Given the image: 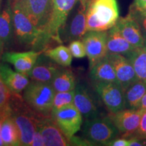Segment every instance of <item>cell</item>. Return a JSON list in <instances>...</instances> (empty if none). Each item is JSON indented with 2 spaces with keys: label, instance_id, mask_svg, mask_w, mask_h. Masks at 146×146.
I'll list each match as a JSON object with an SVG mask.
<instances>
[{
  "label": "cell",
  "instance_id": "obj_1",
  "mask_svg": "<svg viewBox=\"0 0 146 146\" xmlns=\"http://www.w3.org/2000/svg\"><path fill=\"white\" fill-rule=\"evenodd\" d=\"M78 0H53L50 20L33 47L35 51H45L52 42L62 43L60 31L68 19V15Z\"/></svg>",
  "mask_w": 146,
  "mask_h": 146
},
{
  "label": "cell",
  "instance_id": "obj_2",
  "mask_svg": "<svg viewBox=\"0 0 146 146\" xmlns=\"http://www.w3.org/2000/svg\"><path fill=\"white\" fill-rule=\"evenodd\" d=\"M10 114L20 134L21 145L31 146L35 131L41 116L27 104L21 95L12 94L10 104Z\"/></svg>",
  "mask_w": 146,
  "mask_h": 146
},
{
  "label": "cell",
  "instance_id": "obj_3",
  "mask_svg": "<svg viewBox=\"0 0 146 146\" xmlns=\"http://www.w3.org/2000/svg\"><path fill=\"white\" fill-rule=\"evenodd\" d=\"M119 18L116 0H92L86 10L87 31H106Z\"/></svg>",
  "mask_w": 146,
  "mask_h": 146
},
{
  "label": "cell",
  "instance_id": "obj_4",
  "mask_svg": "<svg viewBox=\"0 0 146 146\" xmlns=\"http://www.w3.org/2000/svg\"><path fill=\"white\" fill-rule=\"evenodd\" d=\"M56 91L52 84L32 81L23 91V98L34 111L43 116H51Z\"/></svg>",
  "mask_w": 146,
  "mask_h": 146
},
{
  "label": "cell",
  "instance_id": "obj_5",
  "mask_svg": "<svg viewBox=\"0 0 146 146\" xmlns=\"http://www.w3.org/2000/svg\"><path fill=\"white\" fill-rule=\"evenodd\" d=\"M119 133L109 116L87 119L83 127L85 138L93 145H108L110 142L116 138Z\"/></svg>",
  "mask_w": 146,
  "mask_h": 146
},
{
  "label": "cell",
  "instance_id": "obj_6",
  "mask_svg": "<svg viewBox=\"0 0 146 146\" xmlns=\"http://www.w3.org/2000/svg\"><path fill=\"white\" fill-rule=\"evenodd\" d=\"M14 35L22 44L31 45L36 44L41 31L35 26L25 12L23 5L20 3H11Z\"/></svg>",
  "mask_w": 146,
  "mask_h": 146
},
{
  "label": "cell",
  "instance_id": "obj_7",
  "mask_svg": "<svg viewBox=\"0 0 146 146\" xmlns=\"http://www.w3.org/2000/svg\"><path fill=\"white\" fill-rule=\"evenodd\" d=\"M95 89L110 112L116 113L126 109L125 91L119 83H94Z\"/></svg>",
  "mask_w": 146,
  "mask_h": 146
},
{
  "label": "cell",
  "instance_id": "obj_8",
  "mask_svg": "<svg viewBox=\"0 0 146 146\" xmlns=\"http://www.w3.org/2000/svg\"><path fill=\"white\" fill-rule=\"evenodd\" d=\"M51 116L68 140L81 129L83 123V116L74 104L58 110Z\"/></svg>",
  "mask_w": 146,
  "mask_h": 146
},
{
  "label": "cell",
  "instance_id": "obj_9",
  "mask_svg": "<svg viewBox=\"0 0 146 146\" xmlns=\"http://www.w3.org/2000/svg\"><path fill=\"white\" fill-rule=\"evenodd\" d=\"M86 55L89 62V68L106 56L107 31H88L83 39Z\"/></svg>",
  "mask_w": 146,
  "mask_h": 146
},
{
  "label": "cell",
  "instance_id": "obj_10",
  "mask_svg": "<svg viewBox=\"0 0 146 146\" xmlns=\"http://www.w3.org/2000/svg\"><path fill=\"white\" fill-rule=\"evenodd\" d=\"M22 5L29 18L41 33L52 16L53 0H27Z\"/></svg>",
  "mask_w": 146,
  "mask_h": 146
},
{
  "label": "cell",
  "instance_id": "obj_11",
  "mask_svg": "<svg viewBox=\"0 0 146 146\" xmlns=\"http://www.w3.org/2000/svg\"><path fill=\"white\" fill-rule=\"evenodd\" d=\"M143 112L140 109H124L116 113L111 112L109 117L119 132L129 137L137 131Z\"/></svg>",
  "mask_w": 146,
  "mask_h": 146
},
{
  "label": "cell",
  "instance_id": "obj_12",
  "mask_svg": "<svg viewBox=\"0 0 146 146\" xmlns=\"http://www.w3.org/2000/svg\"><path fill=\"white\" fill-rule=\"evenodd\" d=\"M86 8L80 4L79 8L70 18L66 21L60 31L62 41L72 42L75 40H81L87 33Z\"/></svg>",
  "mask_w": 146,
  "mask_h": 146
},
{
  "label": "cell",
  "instance_id": "obj_13",
  "mask_svg": "<svg viewBox=\"0 0 146 146\" xmlns=\"http://www.w3.org/2000/svg\"><path fill=\"white\" fill-rule=\"evenodd\" d=\"M106 56L112 63L118 81L125 91L133 83L139 81L132 64L125 56L112 53H108Z\"/></svg>",
  "mask_w": 146,
  "mask_h": 146
},
{
  "label": "cell",
  "instance_id": "obj_14",
  "mask_svg": "<svg viewBox=\"0 0 146 146\" xmlns=\"http://www.w3.org/2000/svg\"><path fill=\"white\" fill-rule=\"evenodd\" d=\"M43 52L35 50L24 52H7L3 53L1 60L11 64L18 72L29 76L39 56Z\"/></svg>",
  "mask_w": 146,
  "mask_h": 146
},
{
  "label": "cell",
  "instance_id": "obj_15",
  "mask_svg": "<svg viewBox=\"0 0 146 146\" xmlns=\"http://www.w3.org/2000/svg\"><path fill=\"white\" fill-rule=\"evenodd\" d=\"M124 38L134 47H143L145 43L141 28L136 18L129 12L127 16L118 18L115 25Z\"/></svg>",
  "mask_w": 146,
  "mask_h": 146
},
{
  "label": "cell",
  "instance_id": "obj_16",
  "mask_svg": "<svg viewBox=\"0 0 146 146\" xmlns=\"http://www.w3.org/2000/svg\"><path fill=\"white\" fill-rule=\"evenodd\" d=\"M74 105L85 120L99 117L100 112L94 98L85 85H76L74 89Z\"/></svg>",
  "mask_w": 146,
  "mask_h": 146
},
{
  "label": "cell",
  "instance_id": "obj_17",
  "mask_svg": "<svg viewBox=\"0 0 146 146\" xmlns=\"http://www.w3.org/2000/svg\"><path fill=\"white\" fill-rule=\"evenodd\" d=\"M39 124L45 146L70 145L68 139L56 125L52 116H42Z\"/></svg>",
  "mask_w": 146,
  "mask_h": 146
},
{
  "label": "cell",
  "instance_id": "obj_18",
  "mask_svg": "<svg viewBox=\"0 0 146 146\" xmlns=\"http://www.w3.org/2000/svg\"><path fill=\"white\" fill-rule=\"evenodd\" d=\"M61 67L43 52L38 58L29 76L32 81L51 83Z\"/></svg>",
  "mask_w": 146,
  "mask_h": 146
},
{
  "label": "cell",
  "instance_id": "obj_19",
  "mask_svg": "<svg viewBox=\"0 0 146 146\" xmlns=\"http://www.w3.org/2000/svg\"><path fill=\"white\" fill-rule=\"evenodd\" d=\"M0 76L12 94L21 95L30 83L29 76L14 71L6 64H0Z\"/></svg>",
  "mask_w": 146,
  "mask_h": 146
},
{
  "label": "cell",
  "instance_id": "obj_20",
  "mask_svg": "<svg viewBox=\"0 0 146 146\" xmlns=\"http://www.w3.org/2000/svg\"><path fill=\"white\" fill-rule=\"evenodd\" d=\"M14 30L10 0H6L0 7V41L3 48L8 50L13 42Z\"/></svg>",
  "mask_w": 146,
  "mask_h": 146
},
{
  "label": "cell",
  "instance_id": "obj_21",
  "mask_svg": "<svg viewBox=\"0 0 146 146\" xmlns=\"http://www.w3.org/2000/svg\"><path fill=\"white\" fill-rule=\"evenodd\" d=\"M91 80L94 83L99 82H115L119 83L116 72L108 58L106 56L90 68Z\"/></svg>",
  "mask_w": 146,
  "mask_h": 146
},
{
  "label": "cell",
  "instance_id": "obj_22",
  "mask_svg": "<svg viewBox=\"0 0 146 146\" xmlns=\"http://www.w3.org/2000/svg\"><path fill=\"white\" fill-rule=\"evenodd\" d=\"M107 48L108 53L127 56L135 47L124 38L114 25L107 31Z\"/></svg>",
  "mask_w": 146,
  "mask_h": 146
},
{
  "label": "cell",
  "instance_id": "obj_23",
  "mask_svg": "<svg viewBox=\"0 0 146 146\" xmlns=\"http://www.w3.org/2000/svg\"><path fill=\"white\" fill-rule=\"evenodd\" d=\"M1 136L5 146L21 145V139L18 127L10 114L8 113L3 118L1 128Z\"/></svg>",
  "mask_w": 146,
  "mask_h": 146
},
{
  "label": "cell",
  "instance_id": "obj_24",
  "mask_svg": "<svg viewBox=\"0 0 146 146\" xmlns=\"http://www.w3.org/2000/svg\"><path fill=\"white\" fill-rule=\"evenodd\" d=\"M62 67L58 71L51 83L56 92L72 91L77 85L74 72L70 69Z\"/></svg>",
  "mask_w": 146,
  "mask_h": 146
},
{
  "label": "cell",
  "instance_id": "obj_25",
  "mask_svg": "<svg viewBox=\"0 0 146 146\" xmlns=\"http://www.w3.org/2000/svg\"><path fill=\"white\" fill-rule=\"evenodd\" d=\"M132 64L138 79L146 83V50L144 47H135L125 56Z\"/></svg>",
  "mask_w": 146,
  "mask_h": 146
},
{
  "label": "cell",
  "instance_id": "obj_26",
  "mask_svg": "<svg viewBox=\"0 0 146 146\" xmlns=\"http://www.w3.org/2000/svg\"><path fill=\"white\" fill-rule=\"evenodd\" d=\"M146 93V83L138 81L125 90L126 107L129 109H139L142 98Z\"/></svg>",
  "mask_w": 146,
  "mask_h": 146
},
{
  "label": "cell",
  "instance_id": "obj_27",
  "mask_svg": "<svg viewBox=\"0 0 146 146\" xmlns=\"http://www.w3.org/2000/svg\"><path fill=\"white\" fill-rule=\"evenodd\" d=\"M43 53L61 66L68 67L72 63V55L70 49L63 45H58L54 48L47 49Z\"/></svg>",
  "mask_w": 146,
  "mask_h": 146
},
{
  "label": "cell",
  "instance_id": "obj_28",
  "mask_svg": "<svg viewBox=\"0 0 146 146\" xmlns=\"http://www.w3.org/2000/svg\"><path fill=\"white\" fill-rule=\"evenodd\" d=\"M74 89L69 91L56 92L53 102L52 113L56 112L62 108L74 104Z\"/></svg>",
  "mask_w": 146,
  "mask_h": 146
},
{
  "label": "cell",
  "instance_id": "obj_29",
  "mask_svg": "<svg viewBox=\"0 0 146 146\" xmlns=\"http://www.w3.org/2000/svg\"><path fill=\"white\" fill-rule=\"evenodd\" d=\"M12 93L3 83L0 76V115L5 116L10 112V104Z\"/></svg>",
  "mask_w": 146,
  "mask_h": 146
},
{
  "label": "cell",
  "instance_id": "obj_30",
  "mask_svg": "<svg viewBox=\"0 0 146 146\" xmlns=\"http://www.w3.org/2000/svg\"><path fill=\"white\" fill-rule=\"evenodd\" d=\"M69 49L72 55V57L75 58H83L85 56H87L86 51L82 40H75L70 42Z\"/></svg>",
  "mask_w": 146,
  "mask_h": 146
},
{
  "label": "cell",
  "instance_id": "obj_31",
  "mask_svg": "<svg viewBox=\"0 0 146 146\" xmlns=\"http://www.w3.org/2000/svg\"><path fill=\"white\" fill-rule=\"evenodd\" d=\"M130 13L136 18L140 28H141L142 34L145 40H146V14H143L141 11L137 10L134 6L131 5L130 8Z\"/></svg>",
  "mask_w": 146,
  "mask_h": 146
},
{
  "label": "cell",
  "instance_id": "obj_32",
  "mask_svg": "<svg viewBox=\"0 0 146 146\" xmlns=\"http://www.w3.org/2000/svg\"><path fill=\"white\" fill-rule=\"evenodd\" d=\"M31 146H45L44 141H43V136H42L41 134V128H40L39 122H38L37 126H36V130L35 131L33 138V141L31 143Z\"/></svg>",
  "mask_w": 146,
  "mask_h": 146
},
{
  "label": "cell",
  "instance_id": "obj_33",
  "mask_svg": "<svg viewBox=\"0 0 146 146\" xmlns=\"http://www.w3.org/2000/svg\"><path fill=\"white\" fill-rule=\"evenodd\" d=\"M135 134L139 139H146V110L143 112L139 127Z\"/></svg>",
  "mask_w": 146,
  "mask_h": 146
},
{
  "label": "cell",
  "instance_id": "obj_34",
  "mask_svg": "<svg viewBox=\"0 0 146 146\" xmlns=\"http://www.w3.org/2000/svg\"><path fill=\"white\" fill-rule=\"evenodd\" d=\"M109 146H129V139L125 138L114 139L108 144Z\"/></svg>",
  "mask_w": 146,
  "mask_h": 146
},
{
  "label": "cell",
  "instance_id": "obj_35",
  "mask_svg": "<svg viewBox=\"0 0 146 146\" xmlns=\"http://www.w3.org/2000/svg\"><path fill=\"white\" fill-rule=\"evenodd\" d=\"M132 5L137 10L143 11L146 8V0H135V2Z\"/></svg>",
  "mask_w": 146,
  "mask_h": 146
},
{
  "label": "cell",
  "instance_id": "obj_36",
  "mask_svg": "<svg viewBox=\"0 0 146 146\" xmlns=\"http://www.w3.org/2000/svg\"><path fill=\"white\" fill-rule=\"evenodd\" d=\"M129 139V146H142L145 145V143L139 141V138L137 137H132Z\"/></svg>",
  "mask_w": 146,
  "mask_h": 146
},
{
  "label": "cell",
  "instance_id": "obj_37",
  "mask_svg": "<svg viewBox=\"0 0 146 146\" xmlns=\"http://www.w3.org/2000/svg\"><path fill=\"white\" fill-rule=\"evenodd\" d=\"M139 109L143 111L146 110V93L143 98H142L141 101L140 102L139 106Z\"/></svg>",
  "mask_w": 146,
  "mask_h": 146
},
{
  "label": "cell",
  "instance_id": "obj_38",
  "mask_svg": "<svg viewBox=\"0 0 146 146\" xmlns=\"http://www.w3.org/2000/svg\"><path fill=\"white\" fill-rule=\"evenodd\" d=\"M91 1H92V0H78L80 4L86 9L87 8V6H88V5L89 4V3H90Z\"/></svg>",
  "mask_w": 146,
  "mask_h": 146
},
{
  "label": "cell",
  "instance_id": "obj_39",
  "mask_svg": "<svg viewBox=\"0 0 146 146\" xmlns=\"http://www.w3.org/2000/svg\"><path fill=\"white\" fill-rule=\"evenodd\" d=\"M5 116H1V115H0V146L3 145L2 139H1V124H2L3 119V118H4Z\"/></svg>",
  "mask_w": 146,
  "mask_h": 146
},
{
  "label": "cell",
  "instance_id": "obj_40",
  "mask_svg": "<svg viewBox=\"0 0 146 146\" xmlns=\"http://www.w3.org/2000/svg\"><path fill=\"white\" fill-rule=\"evenodd\" d=\"M27 0H10L11 3H20V4H23L26 2Z\"/></svg>",
  "mask_w": 146,
  "mask_h": 146
},
{
  "label": "cell",
  "instance_id": "obj_41",
  "mask_svg": "<svg viewBox=\"0 0 146 146\" xmlns=\"http://www.w3.org/2000/svg\"><path fill=\"white\" fill-rule=\"evenodd\" d=\"M3 50H4V48H3L2 43H1V41H0V62H1V59H2V56L3 54Z\"/></svg>",
  "mask_w": 146,
  "mask_h": 146
},
{
  "label": "cell",
  "instance_id": "obj_42",
  "mask_svg": "<svg viewBox=\"0 0 146 146\" xmlns=\"http://www.w3.org/2000/svg\"><path fill=\"white\" fill-rule=\"evenodd\" d=\"M143 47H144V48H145V50H146V40H145V43H144Z\"/></svg>",
  "mask_w": 146,
  "mask_h": 146
},
{
  "label": "cell",
  "instance_id": "obj_43",
  "mask_svg": "<svg viewBox=\"0 0 146 146\" xmlns=\"http://www.w3.org/2000/svg\"><path fill=\"white\" fill-rule=\"evenodd\" d=\"M141 12H143V14H146V8H145V10H144L143 11H141Z\"/></svg>",
  "mask_w": 146,
  "mask_h": 146
},
{
  "label": "cell",
  "instance_id": "obj_44",
  "mask_svg": "<svg viewBox=\"0 0 146 146\" xmlns=\"http://www.w3.org/2000/svg\"><path fill=\"white\" fill-rule=\"evenodd\" d=\"M2 1L3 0H0V7H1V5H2Z\"/></svg>",
  "mask_w": 146,
  "mask_h": 146
}]
</instances>
